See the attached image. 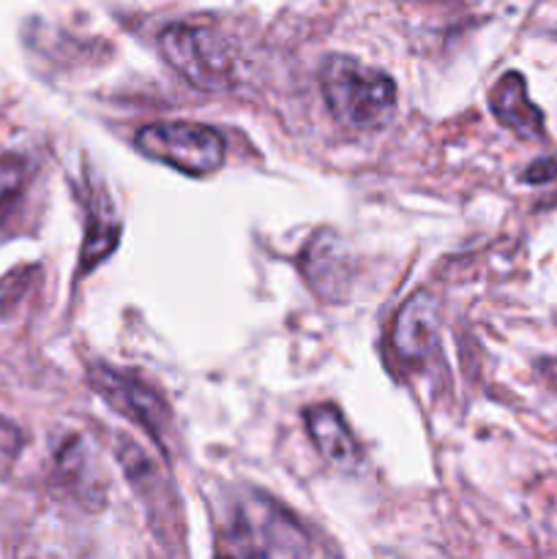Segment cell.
Listing matches in <instances>:
<instances>
[{
	"label": "cell",
	"instance_id": "1",
	"mask_svg": "<svg viewBox=\"0 0 557 559\" xmlns=\"http://www.w3.org/2000/svg\"><path fill=\"white\" fill-rule=\"evenodd\" d=\"M320 87L333 118L355 131L382 129L396 109L391 76L349 55H331L322 63Z\"/></svg>",
	"mask_w": 557,
	"mask_h": 559
},
{
	"label": "cell",
	"instance_id": "2",
	"mask_svg": "<svg viewBox=\"0 0 557 559\" xmlns=\"http://www.w3.org/2000/svg\"><path fill=\"white\" fill-rule=\"evenodd\" d=\"M156 44L162 58L189 85L205 93H224L238 85V60L233 44L213 27L173 22L158 33Z\"/></svg>",
	"mask_w": 557,
	"mask_h": 559
},
{
	"label": "cell",
	"instance_id": "3",
	"mask_svg": "<svg viewBox=\"0 0 557 559\" xmlns=\"http://www.w3.org/2000/svg\"><path fill=\"white\" fill-rule=\"evenodd\" d=\"M224 540H229L233 555L300 557L311 551L306 530L284 508L262 495H251L238 502Z\"/></svg>",
	"mask_w": 557,
	"mask_h": 559
},
{
	"label": "cell",
	"instance_id": "4",
	"mask_svg": "<svg viewBox=\"0 0 557 559\" xmlns=\"http://www.w3.org/2000/svg\"><path fill=\"white\" fill-rule=\"evenodd\" d=\"M142 156L162 162L178 173L202 175L216 173L227 158V142L216 129L189 120H164V123L142 126L134 136Z\"/></svg>",
	"mask_w": 557,
	"mask_h": 559
},
{
	"label": "cell",
	"instance_id": "5",
	"mask_svg": "<svg viewBox=\"0 0 557 559\" xmlns=\"http://www.w3.org/2000/svg\"><path fill=\"white\" fill-rule=\"evenodd\" d=\"M91 385L115 413L126 415L137 426L147 431L164 448V437L169 435V409L153 388L109 369V366H91Z\"/></svg>",
	"mask_w": 557,
	"mask_h": 559
},
{
	"label": "cell",
	"instance_id": "6",
	"mask_svg": "<svg viewBox=\"0 0 557 559\" xmlns=\"http://www.w3.org/2000/svg\"><path fill=\"white\" fill-rule=\"evenodd\" d=\"M437 331H440V304L435 295L420 289L399 309L393 325V349L407 364H420L435 349Z\"/></svg>",
	"mask_w": 557,
	"mask_h": 559
},
{
	"label": "cell",
	"instance_id": "7",
	"mask_svg": "<svg viewBox=\"0 0 557 559\" xmlns=\"http://www.w3.org/2000/svg\"><path fill=\"white\" fill-rule=\"evenodd\" d=\"M491 115L524 140H538L544 134V112L530 102L528 82L519 71H508L497 80V85L489 93Z\"/></svg>",
	"mask_w": 557,
	"mask_h": 559
},
{
	"label": "cell",
	"instance_id": "8",
	"mask_svg": "<svg viewBox=\"0 0 557 559\" xmlns=\"http://www.w3.org/2000/svg\"><path fill=\"white\" fill-rule=\"evenodd\" d=\"M306 429L315 440L317 451L328 459V462L339 464V467H353L358 462V448H355L353 435H349L347 424L333 407H311L306 409Z\"/></svg>",
	"mask_w": 557,
	"mask_h": 559
},
{
	"label": "cell",
	"instance_id": "9",
	"mask_svg": "<svg viewBox=\"0 0 557 559\" xmlns=\"http://www.w3.org/2000/svg\"><path fill=\"white\" fill-rule=\"evenodd\" d=\"M120 238V224L115 222L112 213H109L107 205L96 207L91 213V224H87V235H85V243H82V260L80 267L82 273L93 271L98 262H104L109 257V251L118 246Z\"/></svg>",
	"mask_w": 557,
	"mask_h": 559
},
{
	"label": "cell",
	"instance_id": "10",
	"mask_svg": "<svg viewBox=\"0 0 557 559\" xmlns=\"http://www.w3.org/2000/svg\"><path fill=\"white\" fill-rule=\"evenodd\" d=\"M557 175V162H552V158H538V162L530 164V169L524 173V180H530V183H546V180H552Z\"/></svg>",
	"mask_w": 557,
	"mask_h": 559
}]
</instances>
